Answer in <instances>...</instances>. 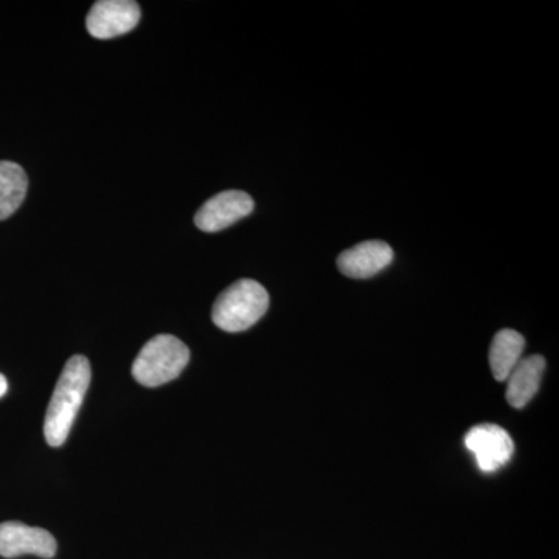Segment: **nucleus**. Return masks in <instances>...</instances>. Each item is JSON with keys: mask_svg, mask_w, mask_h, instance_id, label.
Here are the masks:
<instances>
[{"mask_svg": "<svg viewBox=\"0 0 559 559\" xmlns=\"http://www.w3.org/2000/svg\"><path fill=\"white\" fill-rule=\"evenodd\" d=\"M27 190L24 168L14 162H0V221L10 218L21 207Z\"/></svg>", "mask_w": 559, "mask_h": 559, "instance_id": "obj_11", "label": "nucleus"}, {"mask_svg": "<svg viewBox=\"0 0 559 559\" xmlns=\"http://www.w3.org/2000/svg\"><path fill=\"white\" fill-rule=\"evenodd\" d=\"M465 447L473 452L477 465L484 473L498 471L509 462L514 452L510 433L491 423L471 428L465 436Z\"/></svg>", "mask_w": 559, "mask_h": 559, "instance_id": "obj_4", "label": "nucleus"}, {"mask_svg": "<svg viewBox=\"0 0 559 559\" xmlns=\"http://www.w3.org/2000/svg\"><path fill=\"white\" fill-rule=\"evenodd\" d=\"M140 7L132 0H100L87 14L86 27L97 39L117 38L138 27Z\"/></svg>", "mask_w": 559, "mask_h": 559, "instance_id": "obj_5", "label": "nucleus"}, {"mask_svg": "<svg viewBox=\"0 0 559 559\" xmlns=\"http://www.w3.org/2000/svg\"><path fill=\"white\" fill-rule=\"evenodd\" d=\"M393 261V249L380 240L364 241L337 257V267L349 278H370Z\"/></svg>", "mask_w": 559, "mask_h": 559, "instance_id": "obj_8", "label": "nucleus"}, {"mask_svg": "<svg viewBox=\"0 0 559 559\" xmlns=\"http://www.w3.org/2000/svg\"><path fill=\"white\" fill-rule=\"evenodd\" d=\"M91 378V362L83 355L72 356L62 369L44 421V436L50 447H61L68 440L90 389Z\"/></svg>", "mask_w": 559, "mask_h": 559, "instance_id": "obj_1", "label": "nucleus"}, {"mask_svg": "<svg viewBox=\"0 0 559 559\" xmlns=\"http://www.w3.org/2000/svg\"><path fill=\"white\" fill-rule=\"evenodd\" d=\"M7 390H9V382H7V378L0 373V399L5 395Z\"/></svg>", "mask_w": 559, "mask_h": 559, "instance_id": "obj_12", "label": "nucleus"}, {"mask_svg": "<svg viewBox=\"0 0 559 559\" xmlns=\"http://www.w3.org/2000/svg\"><path fill=\"white\" fill-rule=\"evenodd\" d=\"M270 308V294L259 282L242 278L219 294L213 304L212 320L227 333H241L255 325Z\"/></svg>", "mask_w": 559, "mask_h": 559, "instance_id": "obj_2", "label": "nucleus"}, {"mask_svg": "<svg viewBox=\"0 0 559 559\" xmlns=\"http://www.w3.org/2000/svg\"><path fill=\"white\" fill-rule=\"evenodd\" d=\"M253 207L255 204L246 191H221L202 204L194 216V224L202 231L215 234V231L227 229L231 224L250 215Z\"/></svg>", "mask_w": 559, "mask_h": 559, "instance_id": "obj_6", "label": "nucleus"}, {"mask_svg": "<svg viewBox=\"0 0 559 559\" xmlns=\"http://www.w3.org/2000/svg\"><path fill=\"white\" fill-rule=\"evenodd\" d=\"M525 340L514 330H500L489 347V367L496 381L503 382L522 359Z\"/></svg>", "mask_w": 559, "mask_h": 559, "instance_id": "obj_10", "label": "nucleus"}, {"mask_svg": "<svg viewBox=\"0 0 559 559\" xmlns=\"http://www.w3.org/2000/svg\"><path fill=\"white\" fill-rule=\"evenodd\" d=\"M57 539L47 530L31 527L22 522L0 524V557L17 558L22 555L50 559L57 555Z\"/></svg>", "mask_w": 559, "mask_h": 559, "instance_id": "obj_7", "label": "nucleus"}, {"mask_svg": "<svg viewBox=\"0 0 559 559\" xmlns=\"http://www.w3.org/2000/svg\"><path fill=\"white\" fill-rule=\"evenodd\" d=\"M190 349L171 334H159L146 342L132 364V377L145 388H159L182 373Z\"/></svg>", "mask_w": 559, "mask_h": 559, "instance_id": "obj_3", "label": "nucleus"}, {"mask_svg": "<svg viewBox=\"0 0 559 559\" xmlns=\"http://www.w3.org/2000/svg\"><path fill=\"white\" fill-rule=\"evenodd\" d=\"M546 359L540 355L522 358L507 378V401L510 406L522 409L538 393Z\"/></svg>", "mask_w": 559, "mask_h": 559, "instance_id": "obj_9", "label": "nucleus"}]
</instances>
